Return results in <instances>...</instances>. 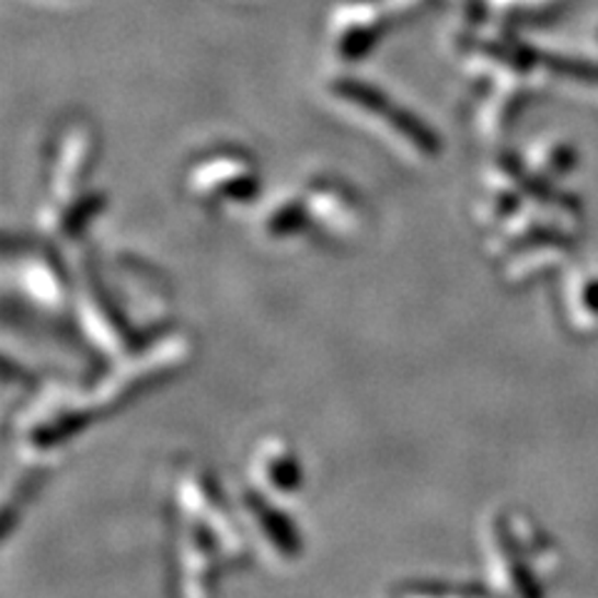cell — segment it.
Here are the masks:
<instances>
[{
  "mask_svg": "<svg viewBox=\"0 0 598 598\" xmlns=\"http://www.w3.org/2000/svg\"><path fill=\"white\" fill-rule=\"evenodd\" d=\"M334 103L342 105L349 115H357L367 120L371 128H377L389 142H394L406 156H434L437 140L402 107H394L389 97L377 93L375 88L365 83H349V80H334L330 88Z\"/></svg>",
  "mask_w": 598,
  "mask_h": 598,
  "instance_id": "6da1fadb",
  "label": "cell"
},
{
  "mask_svg": "<svg viewBox=\"0 0 598 598\" xmlns=\"http://www.w3.org/2000/svg\"><path fill=\"white\" fill-rule=\"evenodd\" d=\"M422 0H375L342 8L332 23V48L340 58H357L384 35L396 18L410 15Z\"/></svg>",
  "mask_w": 598,
  "mask_h": 598,
  "instance_id": "7a4b0ae2",
  "label": "cell"
},
{
  "mask_svg": "<svg viewBox=\"0 0 598 598\" xmlns=\"http://www.w3.org/2000/svg\"><path fill=\"white\" fill-rule=\"evenodd\" d=\"M257 172L250 158L225 152L197 162L189 172V187L207 203H242L257 187Z\"/></svg>",
  "mask_w": 598,
  "mask_h": 598,
  "instance_id": "3957f363",
  "label": "cell"
},
{
  "mask_svg": "<svg viewBox=\"0 0 598 598\" xmlns=\"http://www.w3.org/2000/svg\"><path fill=\"white\" fill-rule=\"evenodd\" d=\"M307 205L312 207L314 212H320L327 217V222L332 228H344V222L357 225L359 210L355 205V199L347 193V189L340 185H327V183H317L310 187V193H307Z\"/></svg>",
  "mask_w": 598,
  "mask_h": 598,
  "instance_id": "277c9868",
  "label": "cell"
}]
</instances>
